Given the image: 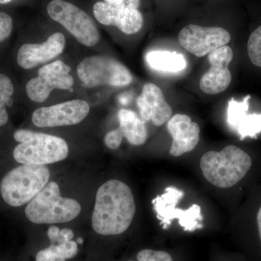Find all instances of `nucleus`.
<instances>
[{
    "mask_svg": "<svg viewBox=\"0 0 261 261\" xmlns=\"http://www.w3.org/2000/svg\"><path fill=\"white\" fill-rule=\"evenodd\" d=\"M14 87L9 77L0 74V126H4L8 121V113L6 106H12L13 100L12 95Z\"/></svg>",
    "mask_w": 261,
    "mask_h": 261,
    "instance_id": "20",
    "label": "nucleus"
},
{
    "mask_svg": "<svg viewBox=\"0 0 261 261\" xmlns=\"http://www.w3.org/2000/svg\"><path fill=\"white\" fill-rule=\"evenodd\" d=\"M50 172L45 165H21L7 173L0 183V193L13 207L29 203L49 182Z\"/></svg>",
    "mask_w": 261,
    "mask_h": 261,
    "instance_id": "5",
    "label": "nucleus"
},
{
    "mask_svg": "<svg viewBox=\"0 0 261 261\" xmlns=\"http://www.w3.org/2000/svg\"><path fill=\"white\" fill-rule=\"evenodd\" d=\"M65 45L64 35L62 33H55L41 44L22 45L18 50L17 62L20 68L32 69L59 56L64 50Z\"/></svg>",
    "mask_w": 261,
    "mask_h": 261,
    "instance_id": "14",
    "label": "nucleus"
},
{
    "mask_svg": "<svg viewBox=\"0 0 261 261\" xmlns=\"http://www.w3.org/2000/svg\"><path fill=\"white\" fill-rule=\"evenodd\" d=\"M120 132L132 145H143L147 140L148 134L145 122L130 110L121 109L118 113Z\"/></svg>",
    "mask_w": 261,
    "mask_h": 261,
    "instance_id": "18",
    "label": "nucleus"
},
{
    "mask_svg": "<svg viewBox=\"0 0 261 261\" xmlns=\"http://www.w3.org/2000/svg\"><path fill=\"white\" fill-rule=\"evenodd\" d=\"M94 17L99 23L106 25H115L126 34L140 32L143 27L144 18L138 9L108 4L98 2L94 5Z\"/></svg>",
    "mask_w": 261,
    "mask_h": 261,
    "instance_id": "13",
    "label": "nucleus"
},
{
    "mask_svg": "<svg viewBox=\"0 0 261 261\" xmlns=\"http://www.w3.org/2000/svg\"><path fill=\"white\" fill-rule=\"evenodd\" d=\"M257 227H258L259 234H260V238L261 240V207L259 209L258 213H257Z\"/></svg>",
    "mask_w": 261,
    "mask_h": 261,
    "instance_id": "30",
    "label": "nucleus"
},
{
    "mask_svg": "<svg viewBox=\"0 0 261 261\" xmlns=\"http://www.w3.org/2000/svg\"><path fill=\"white\" fill-rule=\"evenodd\" d=\"M185 196V192L174 187H168L165 193L158 195L152 201L158 219L163 229H167L173 220L177 219L185 231H194L203 227L201 222L202 216L201 207L194 204L187 210L176 208V206Z\"/></svg>",
    "mask_w": 261,
    "mask_h": 261,
    "instance_id": "8",
    "label": "nucleus"
},
{
    "mask_svg": "<svg viewBox=\"0 0 261 261\" xmlns=\"http://www.w3.org/2000/svg\"><path fill=\"white\" fill-rule=\"evenodd\" d=\"M58 245L51 244L50 246L38 252L36 261H65Z\"/></svg>",
    "mask_w": 261,
    "mask_h": 261,
    "instance_id": "23",
    "label": "nucleus"
},
{
    "mask_svg": "<svg viewBox=\"0 0 261 261\" xmlns=\"http://www.w3.org/2000/svg\"><path fill=\"white\" fill-rule=\"evenodd\" d=\"M231 40L229 32L221 27H204L189 24L178 34V42L185 49L197 58L226 45Z\"/></svg>",
    "mask_w": 261,
    "mask_h": 261,
    "instance_id": "10",
    "label": "nucleus"
},
{
    "mask_svg": "<svg viewBox=\"0 0 261 261\" xmlns=\"http://www.w3.org/2000/svg\"><path fill=\"white\" fill-rule=\"evenodd\" d=\"M47 10L53 20L61 24L84 45L93 47L99 42L97 25L83 10L65 0H51Z\"/></svg>",
    "mask_w": 261,
    "mask_h": 261,
    "instance_id": "7",
    "label": "nucleus"
},
{
    "mask_svg": "<svg viewBox=\"0 0 261 261\" xmlns=\"http://www.w3.org/2000/svg\"><path fill=\"white\" fill-rule=\"evenodd\" d=\"M167 128L173 140L169 152L175 157L193 150L200 140V126L187 115L176 114L171 117Z\"/></svg>",
    "mask_w": 261,
    "mask_h": 261,
    "instance_id": "16",
    "label": "nucleus"
},
{
    "mask_svg": "<svg viewBox=\"0 0 261 261\" xmlns=\"http://www.w3.org/2000/svg\"><path fill=\"white\" fill-rule=\"evenodd\" d=\"M11 1H13V0H0V4H7V3H9Z\"/></svg>",
    "mask_w": 261,
    "mask_h": 261,
    "instance_id": "31",
    "label": "nucleus"
},
{
    "mask_svg": "<svg viewBox=\"0 0 261 261\" xmlns=\"http://www.w3.org/2000/svg\"><path fill=\"white\" fill-rule=\"evenodd\" d=\"M250 99V95H247L243 102H237L233 98L228 101L227 122L238 132L241 140L247 137L256 138L261 132V114H247Z\"/></svg>",
    "mask_w": 261,
    "mask_h": 261,
    "instance_id": "17",
    "label": "nucleus"
},
{
    "mask_svg": "<svg viewBox=\"0 0 261 261\" xmlns=\"http://www.w3.org/2000/svg\"><path fill=\"white\" fill-rule=\"evenodd\" d=\"M146 61L152 69L158 71L178 73L186 68L185 56L176 51L154 50L146 55Z\"/></svg>",
    "mask_w": 261,
    "mask_h": 261,
    "instance_id": "19",
    "label": "nucleus"
},
{
    "mask_svg": "<svg viewBox=\"0 0 261 261\" xmlns=\"http://www.w3.org/2000/svg\"><path fill=\"white\" fill-rule=\"evenodd\" d=\"M137 103L140 118L144 122L151 121L155 126H162L172 116V108L166 101L163 91L155 84H146Z\"/></svg>",
    "mask_w": 261,
    "mask_h": 261,
    "instance_id": "15",
    "label": "nucleus"
},
{
    "mask_svg": "<svg viewBox=\"0 0 261 261\" xmlns=\"http://www.w3.org/2000/svg\"><path fill=\"white\" fill-rule=\"evenodd\" d=\"M251 166L250 155L234 145L226 146L219 152L209 151L200 160L204 177L219 188L234 186L245 177Z\"/></svg>",
    "mask_w": 261,
    "mask_h": 261,
    "instance_id": "2",
    "label": "nucleus"
},
{
    "mask_svg": "<svg viewBox=\"0 0 261 261\" xmlns=\"http://www.w3.org/2000/svg\"><path fill=\"white\" fill-rule=\"evenodd\" d=\"M60 231L61 229L56 226H51L48 229L47 236L53 245H56Z\"/></svg>",
    "mask_w": 261,
    "mask_h": 261,
    "instance_id": "29",
    "label": "nucleus"
},
{
    "mask_svg": "<svg viewBox=\"0 0 261 261\" xmlns=\"http://www.w3.org/2000/svg\"><path fill=\"white\" fill-rule=\"evenodd\" d=\"M81 211L76 200L62 197L59 185L51 181L29 202L25 214L34 224H58L75 219Z\"/></svg>",
    "mask_w": 261,
    "mask_h": 261,
    "instance_id": "4",
    "label": "nucleus"
},
{
    "mask_svg": "<svg viewBox=\"0 0 261 261\" xmlns=\"http://www.w3.org/2000/svg\"><path fill=\"white\" fill-rule=\"evenodd\" d=\"M247 53L252 64L261 68V27L250 34L247 42Z\"/></svg>",
    "mask_w": 261,
    "mask_h": 261,
    "instance_id": "21",
    "label": "nucleus"
},
{
    "mask_svg": "<svg viewBox=\"0 0 261 261\" xmlns=\"http://www.w3.org/2000/svg\"><path fill=\"white\" fill-rule=\"evenodd\" d=\"M136 212L130 187L119 180H109L98 189L92 216V228L101 235H118L129 227Z\"/></svg>",
    "mask_w": 261,
    "mask_h": 261,
    "instance_id": "1",
    "label": "nucleus"
},
{
    "mask_svg": "<svg viewBox=\"0 0 261 261\" xmlns=\"http://www.w3.org/2000/svg\"><path fill=\"white\" fill-rule=\"evenodd\" d=\"M13 137L20 142L13 151V157L20 164L46 166L68 156V145L61 137L27 129L17 130Z\"/></svg>",
    "mask_w": 261,
    "mask_h": 261,
    "instance_id": "3",
    "label": "nucleus"
},
{
    "mask_svg": "<svg viewBox=\"0 0 261 261\" xmlns=\"http://www.w3.org/2000/svg\"><path fill=\"white\" fill-rule=\"evenodd\" d=\"M71 68L63 61L53 62L43 66L38 76L27 82L25 90L29 99L34 102H44L55 89L70 90L73 86Z\"/></svg>",
    "mask_w": 261,
    "mask_h": 261,
    "instance_id": "9",
    "label": "nucleus"
},
{
    "mask_svg": "<svg viewBox=\"0 0 261 261\" xmlns=\"http://www.w3.org/2000/svg\"><path fill=\"white\" fill-rule=\"evenodd\" d=\"M123 138V137L122 136L119 129L116 128V129L108 132L106 137H105L104 142L108 148L116 149L121 145Z\"/></svg>",
    "mask_w": 261,
    "mask_h": 261,
    "instance_id": "25",
    "label": "nucleus"
},
{
    "mask_svg": "<svg viewBox=\"0 0 261 261\" xmlns=\"http://www.w3.org/2000/svg\"><path fill=\"white\" fill-rule=\"evenodd\" d=\"M129 261H132V260H129Z\"/></svg>",
    "mask_w": 261,
    "mask_h": 261,
    "instance_id": "33",
    "label": "nucleus"
},
{
    "mask_svg": "<svg viewBox=\"0 0 261 261\" xmlns=\"http://www.w3.org/2000/svg\"><path fill=\"white\" fill-rule=\"evenodd\" d=\"M90 107L82 99H73L49 107L38 108L32 115L36 126L58 127L78 124L88 116Z\"/></svg>",
    "mask_w": 261,
    "mask_h": 261,
    "instance_id": "11",
    "label": "nucleus"
},
{
    "mask_svg": "<svg viewBox=\"0 0 261 261\" xmlns=\"http://www.w3.org/2000/svg\"><path fill=\"white\" fill-rule=\"evenodd\" d=\"M138 261H173L172 257L164 251L145 249L137 254Z\"/></svg>",
    "mask_w": 261,
    "mask_h": 261,
    "instance_id": "22",
    "label": "nucleus"
},
{
    "mask_svg": "<svg viewBox=\"0 0 261 261\" xmlns=\"http://www.w3.org/2000/svg\"><path fill=\"white\" fill-rule=\"evenodd\" d=\"M233 56L232 49L226 45L208 54L207 59L211 67L200 82L202 92L207 94H217L228 88L232 79L228 65L232 61Z\"/></svg>",
    "mask_w": 261,
    "mask_h": 261,
    "instance_id": "12",
    "label": "nucleus"
},
{
    "mask_svg": "<svg viewBox=\"0 0 261 261\" xmlns=\"http://www.w3.org/2000/svg\"><path fill=\"white\" fill-rule=\"evenodd\" d=\"M57 245H58L62 255L66 260L67 259H70L72 257H75L76 254L78 253V245H77V243L72 241V240L66 242V243L58 244Z\"/></svg>",
    "mask_w": 261,
    "mask_h": 261,
    "instance_id": "26",
    "label": "nucleus"
},
{
    "mask_svg": "<svg viewBox=\"0 0 261 261\" xmlns=\"http://www.w3.org/2000/svg\"><path fill=\"white\" fill-rule=\"evenodd\" d=\"M77 74L87 88L102 85L123 87L133 80L126 67L112 58L102 56L86 58L77 67Z\"/></svg>",
    "mask_w": 261,
    "mask_h": 261,
    "instance_id": "6",
    "label": "nucleus"
},
{
    "mask_svg": "<svg viewBox=\"0 0 261 261\" xmlns=\"http://www.w3.org/2000/svg\"><path fill=\"white\" fill-rule=\"evenodd\" d=\"M104 2L108 4L130 9H138L140 5V0H104Z\"/></svg>",
    "mask_w": 261,
    "mask_h": 261,
    "instance_id": "27",
    "label": "nucleus"
},
{
    "mask_svg": "<svg viewBox=\"0 0 261 261\" xmlns=\"http://www.w3.org/2000/svg\"><path fill=\"white\" fill-rule=\"evenodd\" d=\"M13 29V20L7 13H0V42L8 39Z\"/></svg>",
    "mask_w": 261,
    "mask_h": 261,
    "instance_id": "24",
    "label": "nucleus"
},
{
    "mask_svg": "<svg viewBox=\"0 0 261 261\" xmlns=\"http://www.w3.org/2000/svg\"><path fill=\"white\" fill-rule=\"evenodd\" d=\"M74 237V233L70 228H63L60 231L59 235H58L57 243L61 244L66 243V242L70 241Z\"/></svg>",
    "mask_w": 261,
    "mask_h": 261,
    "instance_id": "28",
    "label": "nucleus"
},
{
    "mask_svg": "<svg viewBox=\"0 0 261 261\" xmlns=\"http://www.w3.org/2000/svg\"><path fill=\"white\" fill-rule=\"evenodd\" d=\"M84 243V240H83V238H78L77 239V243H79V244H83Z\"/></svg>",
    "mask_w": 261,
    "mask_h": 261,
    "instance_id": "32",
    "label": "nucleus"
}]
</instances>
